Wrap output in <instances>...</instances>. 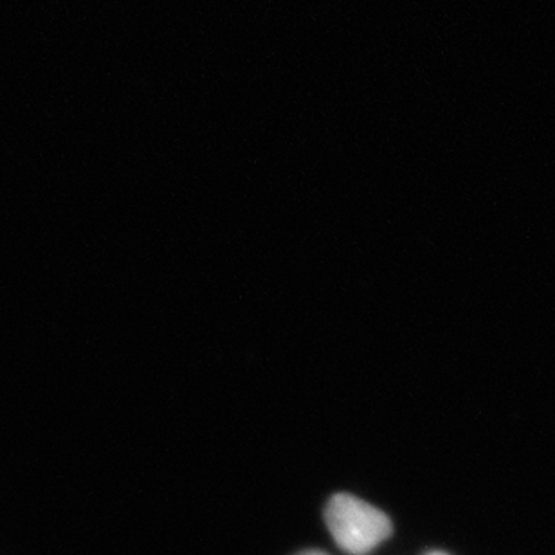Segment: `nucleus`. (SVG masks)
<instances>
[{"label": "nucleus", "instance_id": "f03ea898", "mask_svg": "<svg viewBox=\"0 0 555 555\" xmlns=\"http://www.w3.org/2000/svg\"><path fill=\"white\" fill-rule=\"evenodd\" d=\"M298 555H328V554H325V552H321V551H305V552H299Z\"/></svg>", "mask_w": 555, "mask_h": 555}, {"label": "nucleus", "instance_id": "f257e3e1", "mask_svg": "<svg viewBox=\"0 0 555 555\" xmlns=\"http://www.w3.org/2000/svg\"><path fill=\"white\" fill-rule=\"evenodd\" d=\"M326 527L343 552L366 555L391 534V521L379 508L352 494H337L325 508Z\"/></svg>", "mask_w": 555, "mask_h": 555}, {"label": "nucleus", "instance_id": "7ed1b4c3", "mask_svg": "<svg viewBox=\"0 0 555 555\" xmlns=\"http://www.w3.org/2000/svg\"><path fill=\"white\" fill-rule=\"evenodd\" d=\"M431 555H446V554H440V552H437V554H431Z\"/></svg>", "mask_w": 555, "mask_h": 555}]
</instances>
